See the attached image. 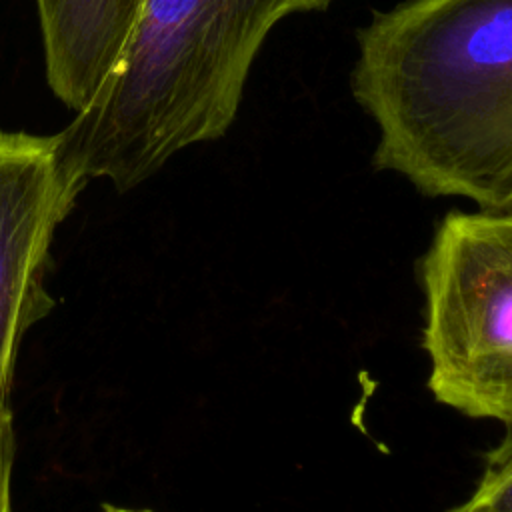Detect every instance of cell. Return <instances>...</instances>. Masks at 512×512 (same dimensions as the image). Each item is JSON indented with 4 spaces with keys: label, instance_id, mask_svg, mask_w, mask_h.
I'll use <instances>...</instances> for the list:
<instances>
[{
    "label": "cell",
    "instance_id": "1",
    "mask_svg": "<svg viewBox=\"0 0 512 512\" xmlns=\"http://www.w3.org/2000/svg\"><path fill=\"white\" fill-rule=\"evenodd\" d=\"M372 164L430 198L512 210V0H402L356 32Z\"/></svg>",
    "mask_w": 512,
    "mask_h": 512
},
{
    "label": "cell",
    "instance_id": "2",
    "mask_svg": "<svg viewBox=\"0 0 512 512\" xmlns=\"http://www.w3.org/2000/svg\"><path fill=\"white\" fill-rule=\"evenodd\" d=\"M334 2L142 0L92 100L52 134L64 184L78 196L104 178L128 192L180 150L222 138L274 26Z\"/></svg>",
    "mask_w": 512,
    "mask_h": 512
},
{
    "label": "cell",
    "instance_id": "3",
    "mask_svg": "<svg viewBox=\"0 0 512 512\" xmlns=\"http://www.w3.org/2000/svg\"><path fill=\"white\" fill-rule=\"evenodd\" d=\"M434 400L512 420V210H452L420 264Z\"/></svg>",
    "mask_w": 512,
    "mask_h": 512
},
{
    "label": "cell",
    "instance_id": "4",
    "mask_svg": "<svg viewBox=\"0 0 512 512\" xmlns=\"http://www.w3.org/2000/svg\"><path fill=\"white\" fill-rule=\"evenodd\" d=\"M76 198L60 176L54 136L0 130V408L24 334L54 308L50 248Z\"/></svg>",
    "mask_w": 512,
    "mask_h": 512
},
{
    "label": "cell",
    "instance_id": "5",
    "mask_svg": "<svg viewBox=\"0 0 512 512\" xmlns=\"http://www.w3.org/2000/svg\"><path fill=\"white\" fill-rule=\"evenodd\" d=\"M142 0H36L46 80L70 110H82L120 56Z\"/></svg>",
    "mask_w": 512,
    "mask_h": 512
},
{
    "label": "cell",
    "instance_id": "6",
    "mask_svg": "<svg viewBox=\"0 0 512 512\" xmlns=\"http://www.w3.org/2000/svg\"><path fill=\"white\" fill-rule=\"evenodd\" d=\"M504 424L506 434L486 454L476 490L450 512H512V420Z\"/></svg>",
    "mask_w": 512,
    "mask_h": 512
},
{
    "label": "cell",
    "instance_id": "7",
    "mask_svg": "<svg viewBox=\"0 0 512 512\" xmlns=\"http://www.w3.org/2000/svg\"><path fill=\"white\" fill-rule=\"evenodd\" d=\"M14 424L12 412L0 408V512H12V470H14Z\"/></svg>",
    "mask_w": 512,
    "mask_h": 512
},
{
    "label": "cell",
    "instance_id": "8",
    "mask_svg": "<svg viewBox=\"0 0 512 512\" xmlns=\"http://www.w3.org/2000/svg\"><path fill=\"white\" fill-rule=\"evenodd\" d=\"M102 512H152V510H136V508H122V506H104Z\"/></svg>",
    "mask_w": 512,
    "mask_h": 512
},
{
    "label": "cell",
    "instance_id": "9",
    "mask_svg": "<svg viewBox=\"0 0 512 512\" xmlns=\"http://www.w3.org/2000/svg\"><path fill=\"white\" fill-rule=\"evenodd\" d=\"M448 512H450V510H448Z\"/></svg>",
    "mask_w": 512,
    "mask_h": 512
}]
</instances>
